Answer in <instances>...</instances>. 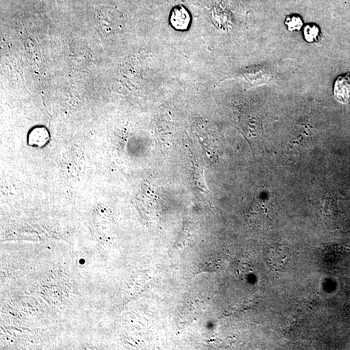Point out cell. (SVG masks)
Masks as SVG:
<instances>
[{"mask_svg":"<svg viewBox=\"0 0 350 350\" xmlns=\"http://www.w3.org/2000/svg\"><path fill=\"white\" fill-rule=\"evenodd\" d=\"M303 24L302 18L297 14L289 15L286 17L285 20V25L289 32L299 31L302 28Z\"/></svg>","mask_w":350,"mask_h":350,"instance_id":"5","label":"cell"},{"mask_svg":"<svg viewBox=\"0 0 350 350\" xmlns=\"http://www.w3.org/2000/svg\"><path fill=\"white\" fill-rule=\"evenodd\" d=\"M320 28L317 24H308L303 28V38L308 43L313 44L318 42L320 39Z\"/></svg>","mask_w":350,"mask_h":350,"instance_id":"4","label":"cell"},{"mask_svg":"<svg viewBox=\"0 0 350 350\" xmlns=\"http://www.w3.org/2000/svg\"><path fill=\"white\" fill-rule=\"evenodd\" d=\"M265 260L273 270L282 272L286 270L289 261L287 248L278 245L270 246L265 253Z\"/></svg>","mask_w":350,"mask_h":350,"instance_id":"1","label":"cell"},{"mask_svg":"<svg viewBox=\"0 0 350 350\" xmlns=\"http://www.w3.org/2000/svg\"><path fill=\"white\" fill-rule=\"evenodd\" d=\"M334 94L336 99L346 104L350 100V72L340 75L336 79L334 85Z\"/></svg>","mask_w":350,"mask_h":350,"instance_id":"2","label":"cell"},{"mask_svg":"<svg viewBox=\"0 0 350 350\" xmlns=\"http://www.w3.org/2000/svg\"><path fill=\"white\" fill-rule=\"evenodd\" d=\"M191 22V16L187 9L183 6L175 7L171 11L170 22L176 30H187Z\"/></svg>","mask_w":350,"mask_h":350,"instance_id":"3","label":"cell"}]
</instances>
